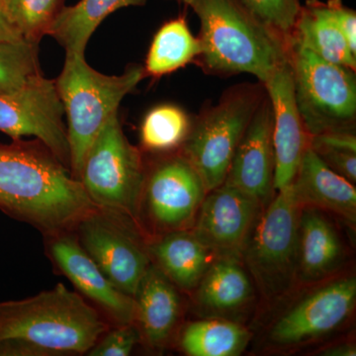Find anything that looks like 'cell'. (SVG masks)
Here are the masks:
<instances>
[{
  "label": "cell",
  "mask_w": 356,
  "mask_h": 356,
  "mask_svg": "<svg viewBox=\"0 0 356 356\" xmlns=\"http://www.w3.org/2000/svg\"><path fill=\"white\" fill-rule=\"evenodd\" d=\"M109 329L102 312L58 284L0 303V356L84 355Z\"/></svg>",
  "instance_id": "obj_2"
},
{
  "label": "cell",
  "mask_w": 356,
  "mask_h": 356,
  "mask_svg": "<svg viewBox=\"0 0 356 356\" xmlns=\"http://www.w3.org/2000/svg\"><path fill=\"white\" fill-rule=\"evenodd\" d=\"M191 120L180 107L159 105L147 112L140 126V144L147 151L168 153L179 149L191 130Z\"/></svg>",
  "instance_id": "obj_26"
},
{
  "label": "cell",
  "mask_w": 356,
  "mask_h": 356,
  "mask_svg": "<svg viewBox=\"0 0 356 356\" xmlns=\"http://www.w3.org/2000/svg\"><path fill=\"white\" fill-rule=\"evenodd\" d=\"M64 0H1L6 19L28 43L39 44L48 34Z\"/></svg>",
  "instance_id": "obj_27"
},
{
  "label": "cell",
  "mask_w": 356,
  "mask_h": 356,
  "mask_svg": "<svg viewBox=\"0 0 356 356\" xmlns=\"http://www.w3.org/2000/svg\"><path fill=\"white\" fill-rule=\"evenodd\" d=\"M146 172L143 154L129 142L117 112L89 147L79 181L98 208L123 215L140 229Z\"/></svg>",
  "instance_id": "obj_6"
},
{
  "label": "cell",
  "mask_w": 356,
  "mask_h": 356,
  "mask_svg": "<svg viewBox=\"0 0 356 356\" xmlns=\"http://www.w3.org/2000/svg\"><path fill=\"white\" fill-rule=\"evenodd\" d=\"M274 172L273 109L266 93L236 147L224 184L236 187L264 206L275 191Z\"/></svg>",
  "instance_id": "obj_16"
},
{
  "label": "cell",
  "mask_w": 356,
  "mask_h": 356,
  "mask_svg": "<svg viewBox=\"0 0 356 356\" xmlns=\"http://www.w3.org/2000/svg\"><path fill=\"white\" fill-rule=\"evenodd\" d=\"M255 17L289 41L302 4L300 0H240Z\"/></svg>",
  "instance_id": "obj_30"
},
{
  "label": "cell",
  "mask_w": 356,
  "mask_h": 356,
  "mask_svg": "<svg viewBox=\"0 0 356 356\" xmlns=\"http://www.w3.org/2000/svg\"><path fill=\"white\" fill-rule=\"evenodd\" d=\"M147 0H81L64 6L49 28L65 55H84L89 39L110 14L130 6H144Z\"/></svg>",
  "instance_id": "obj_22"
},
{
  "label": "cell",
  "mask_w": 356,
  "mask_h": 356,
  "mask_svg": "<svg viewBox=\"0 0 356 356\" xmlns=\"http://www.w3.org/2000/svg\"><path fill=\"white\" fill-rule=\"evenodd\" d=\"M25 41L20 33L9 23L2 9L1 0H0V42H8V43H19Z\"/></svg>",
  "instance_id": "obj_33"
},
{
  "label": "cell",
  "mask_w": 356,
  "mask_h": 356,
  "mask_svg": "<svg viewBox=\"0 0 356 356\" xmlns=\"http://www.w3.org/2000/svg\"><path fill=\"white\" fill-rule=\"evenodd\" d=\"M343 255L336 229L320 213L303 207L299 225L298 273L306 282L322 280L337 268Z\"/></svg>",
  "instance_id": "obj_21"
},
{
  "label": "cell",
  "mask_w": 356,
  "mask_h": 356,
  "mask_svg": "<svg viewBox=\"0 0 356 356\" xmlns=\"http://www.w3.org/2000/svg\"><path fill=\"white\" fill-rule=\"evenodd\" d=\"M291 184L303 207L329 211L355 225V184L325 165L310 146L302 156Z\"/></svg>",
  "instance_id": "obj_17"
},
{
  "label": "cell",
  "mask_w": 356,
  "mask_h": 356,
  "mask_svg": "<svg viewBox=\"0 0 356 356\" xmlns=\"http://www.w3.org/2000/svg\"><path fill=\"white\" fill-rule=\"evenodd\" d=\"M136 322L140 339L154 348L170 341L180 315L177 286L156 264H152L134 296Z\"/></svg>",
  "instance_id": "obj_18"
},
{
  "label": "cell",
  "mask_w": 356,
  "mask_h": 356,
  "mask_svg": "<svg viewBox=\"0 0 356 356\" xmlns=\"http://www.w3.org/2000/svg\"><path fill=\"white\" fill-rule=\"evenodd\" d=\"M250 334L242 325L225 320H204L185 327L181 348L191 356H236L247 348Z\"/></svg>",
  "instance_id": "obj_25"
},
{
  "label": "cell",
  "mask_w": 356,
  "mask_h": 356,
  "mask_svg": "<svg viewBox=\"0 0 356 356\" xmlns=\"http://www.w3.org/2000/svg\"><path fill=\"white\" fill-rule=\"evenodd\" d=\"M140 229L129 218L97 207L74 231L106 277L132 297L152 266L149 250L140 240Z\"/></svg>",
  "instance_id": "obj_9"
},
{
  "label": "cell",
  "mask_w": 356,
  "mask_h": 356,
  "mask_svg": "<svg viewBox=\"0 0 356 356\" xmlns=\"http://www.w3.org/2000/svg\"><path fill=\"white\" fill-rule=\"evenodd\" d=\"M140 341L139 329L136 324L117 325L104 336L86 355L89 356H127Z\"/></svg>",
  "instance_id": "obj_31"
},
{
  "label": "cell",
  "mask_w": 356,
  "mask_h": 356,
  "mask_svg": "<svg viewBox=\"0 0 356 356\" xmlns=\"http://www.w3.org/2000/svg\"><path fill=\"white\" fill-rule=\"evenodd\" d=\"M355 348L351 344H339L323 351L322 355L327 356H355Z\"/></svg>",
  "instance_id": "obj_34"
},
{
  "label": "cell",
  "mask_w": 356,
  "mask_h": 356,
  "mask_svg": "<svg viewBox=\"0 0 356 356\" xmlns=\"http://www.w3.org/2000/svg\"><path fill=\"white\" fill-rule=\"evenodd\" d=\"M290 39L327 62L356 70V54L325 2L307 0L300 9Z\"/></svg>",
  "instance_id": "obj_20"
},
{
  "label": "cell",
  "mask_w": 356,
  "mask_h": 356,
  "mask_svg": "<svg viewBox=\"0 0 356 356\" xmlns=\"http://www.w3.org/2000/svg\"><path fill=\"white\" fill-rule=\"evenodd\" d=\"M331 11L332 17L336 20L339 29L343 33L353 53L356 54V13L348 8L341 0H327L325 2Z\"/></svg>",
  "instance_id": "obj_32"
},
{
  "label": "cell",
  "mask_w": 356,
  "mask_h": 356,
  "mask_svg": "<svg viewBox=\"0 0 356 356\" xmlns=\"http://www.w3.org/2000/svg\"><path fill=\"white\" fill-rule=\"evenodd\" d=\"M47 252L54 266L79 294L117 325L135 324L134 297L122 292L83 250L74 231L46 236Z\"/></svg>",
  "instance_id": "obj_13"
},
{
  "label": "cell",
  "mask_w": 356,
  "mask_h": 356,
  "mask_svg": "<svg viewBox=\"0 0 356 356\" xmlns=\"http://www.w3.org/2000/svg\"><path fill=\"white\" fill-rule=\"evenodd\" d=\"M262 205L227 184L206 194L191 232L217 259L241 261Z\"/></svg>",
  "instance_id": "obj_12"
},
{
  "label": "cell",
  "mask_w": 356,
  "mask_h": 356,
  "mask_svg": "<svg viewBox=\"0 0 356 356\" xmlns=\"http://www.w3.org/2000/svg\"><path fill=\"white\" fill-rule=\"evenodd\" d=\"M39 44L0 42V93H13L42 76Z\"/></svg>",
  "instance_id": "obj_28"
},
{
  "label": "cell",
  "mask_w": 356,
  "mask_h": 356,
  "mask_svg": "<svg viewBox=\"0 0 356 356\" xmlns=\"http://www.w3.org/2000/svg\"><path fill=\"white\" fill-rule=\"evenodd\" d=\"M144 65H128L119 76H106L88 65L84 55H65L55 79L67 119L70 172L79 181L89 147L122 100L146 77Z\"/></svg>",
  "instance_id": "obj_4"
},
{
  "label": "cell",
  "mask_w": 356,
  "mask_h": 356,
  "mask_svg": "<svg viewBox=\"0 0 356 356\" xmlns=\"http://www.w3.org/2000/svg\"><path fill=\"white\" fill-rule=\"evenodd\" d=\"M273 109V140L275 172L274 191L286 188L292 184L302 156L310 146L311 137L306 131L294 95L291 65L286 60L262 83Z\"/></svg>",
  "instance_id": "obj_15"
},
{
  "label": "cell",
  "mask_w": 356,
  "mask_h": 356,
  "mask_svg": "<svg viewBox=\"0 0 356 356\" xmlns=\"http://www.w3.org/2000/svg\"><path fill=\"white\" fill-rule=\"evenodd\" d=\"M252 295V282L240 261L217 259L199 282L197 301L206 311L225 313L241 308Z\"/></svg>",
  "instance_id": "obj_23"
},
{
  "label": "cell",
  "mask_w": 356,
  "mask_h": 356,
  "mask_svg": "<svg viewBox=\"0 0 356 356\" xmlns=\"http://www.w3.org/2000/svg\"><path fill=\"white\" fill-rule=\"evenodd\" d=\"M191 8L200 22L201 53L208 74H252L264 83L288 60V40L262 23L240 0H170Z\"/></svg>",
  "instance_id": "obj_3"
},
{
  "label": "cell",
  "mask_w": 356,
  "mask_h": 356,
  "mask_svg": "<svg viewBox=\"0 0 356 356\" xmlns=\"http://www.w3.org/2000/svg\"><path fill=\"white\" fill-rule=\"evenodd\" d=\"M208 192L191 163L179 153L147 168L142 207L154 227L163 233L189 229Z\"/></svg>",
  "instance_id": "obj_11"
},
{
  "label": "cell",
  "mask_w": 356,
  "mask_h": 356,
  "mask_svg": "<svg viewBox=\"0 0 356 356\" xmlns=\"http://www.w3.org/2000/svg\"><path fill=\"white\" fill-rule=\"evenodd\" d=\"M266 93L259 81L238 84L191 120L179 152L200 175L207 192L226 180L236 147Z\"/></svg>",
  "instance_id": "obj_5"
},
{
  "label": "cell",
  "mask_w": 356,
  "mask_h": 356,
  "mask_svg": "<svg viewBox=\"0 0 356 356\" xmlns=\"http://www.w3.org/2000/svg\"><path fill=\"white\" fill-rule=\"evenodd\" d=\"M310 147L325 165L355 184V133L334 132L314 136L310 139Z\"/></svg>",
  "instance_id": "obj_29"
},
{
  "label": "cell",
  "mask_w": 356,
  "mask_h": 356,
  "mask_svg": "<svg viewBox=\"0 0 356 356\" xmlns=\"http://www.w3.org/2000/svg\"><path fill=\"white\" fill-rule=\"evenodd\" d=\"M288 60L295 100L309 136L355 133L356 70L327 62L292 39Z\"/></svg>",
  "instance_id": "obj_7"
},
{
  "label": "cell",
  "mask_w": 356,
  "mask_h": 356,
  "mask_svg": "<svg viewBox=\"0 0 356 356\" xmlns=\"http://www.w3.org/2000/svg\"><path fill=\"white\" fill-rule=\"evenodd\" d=\"M200 42L189 29L186 15L168 21L154 35L144 65L146 76L161 77L195 63Z\"/></svg>",
  "instance_id": "obj_24"
},
{
  "label": "cell",
  "mask_w": 356,
  "mask_h": 356,
  "mask_svg": "<svg viewBox=\"0 0 356 356\" xmlns=\"http://www.w3.org/2000/svg\"><path fill=\"white\" fill-rule=\"evenodd\" d=\"M65 110L54 79L42 74L13 93H0V132L11 139L35 137L70 170Z\"/></svg>",
  "instance_id": "obj_10"
},
{
  "label": "cell",
  "mask_w": 356,
  "mask_h": 356,
  "mask_svg": "<svg viewBox=\"0 0 356 356\" xmlns=\"http://www.w3.org/2000/svg\"><path fill=\"white\" fill-rule=\"evenodd\" d=\"M356 301L355 277L334 281L301 300L277 321L270 339L278 346H297L334 331L350 317Z\"/></svg>",
  "instance_id": "obj_14"
},
{
  "label": "cell",
  "mask_w": 356,
  "mask_h": 356,
  "mask_svg": "<svg viewBox=\"0 0 356 356\" xmlns=\"http://www.w3.org/2000/svg\"><path fill=\"white\" fill-rule=\"evenodd\" d=\"M97 206L41 140L0 144V210L44 236L74 231Z\"/></svg>",
  "instance_id": "obj_1"
},
{
  "label": "cell",
  "mask_w": 356,
  "mask_h": 356,
  "mask_svg": "<svg viewBox=\"0 0 356 356\" xmlns=\"http://www.w3.org/2000/svg\"><path fill=\"white\" fill-rule=\"evenodd\" d=\"M151 259L177 287L191 290L208 270L214 257L191 229L170 232L147 247Z\"/></svg>",
  "instance_id": "obj_19"
},
{
  "label": "cell",
  "mask_w": 356,
  "mask_h": 356,
  "mask_svg": "<svg viewBox=\"0 0 356 356\" xmlns=\"http://www.w3.org/2000/svg\"><path fill=\"white\" fill-rule=\"evenodd\" d=\"M302 209L292 184L277 191L259 215L243 250L242 259L267 298L286 292L298 273Z\"/></svg>",
  "instance_id": "obj_8"
}]
</instances>
